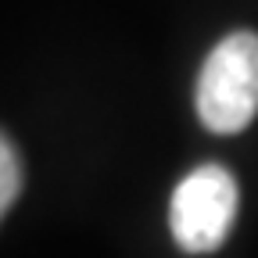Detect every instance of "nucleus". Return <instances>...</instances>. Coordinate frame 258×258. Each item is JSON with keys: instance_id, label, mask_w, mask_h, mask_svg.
Returning a JSON list of instances; mask_svg holds the SVG:
<instances>
[{"instance_id": "f257e3e1", "label": "nucleus", "mask_w": 258, "mask_h": 258, "mask_svg": "<svg viewBox=\"0 0 258 258\" xmlns=\"http://www.w3.org/2000/svg\"><path fill=\"white\" fill-rule=\"evenodd\" d=\"M201 122L212 133H240L258 115V36L230 32L205 57L198 93H194Z\"/></svg>"}, {"instance_id": "f03ea898", "label": "nucleus", "mask_w": 258, "mask_h": 258, "mask_svg": "<svg viewBox=\"0 0 258 258\" xmlns=\"http://www.w3.org/2000/svg\"><path fill=\"white\" fill-rule=\"evenodd\" d=\"M237 219V183L222 165H201L179 179L169 205V230L190 254L215 251Z\"/></svg>"}, {"instance_id": "7ed1b4c3", "label": "nucleus", "mask_w": 258, "mask_h": 258, "mask_svg": "<svg viewBox=\"0 0 258 258\" xmlns=\"http://www.w3.org/2000/svg\"><path fill=\"white\" fill-rule=\"evenodd\" d=\"M18 194H22V158L15 144L0 133V219L18 201Z\"/></svg>"}]
</instances>
